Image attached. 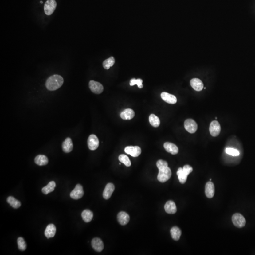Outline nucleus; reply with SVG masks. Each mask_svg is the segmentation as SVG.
<instances>
[{
  "mask_svg": "<svg viewBox=\"0 0 255 255\" xmlns=\"http://www.w3.org/2000/svg\"><path fill=\"white\" fill-rule=\"evenodd\" d=\"M114 190H115V187L113 184L111 183L107 184L105 186V189L104 190L103 194L104 198L106 200L109 199L112 195Z\"/></svg>",
  "mask_w": 255,
  "mask_h": 255,
  "instance_id": "nucleus-13",
  "label": "nucleus"
},
{
  "mask_svg": "<svg viewBox=\"0 0 255 255\" xmlns=\"http://www.w3.org/2000/svg\"><path fill=\"white\" fill-rule=\"evenodd\" d=\"M57 3L55 0H47L44 6V10L47 15L53 14L56 9Z\"/></svg>",
  "mask_w": 255,
  "mask_h": 255,
  "instance_id": "nucleus-5",
  "label": "nucleus"
},
{
  "mask_svg": "<svg viewBox=\"0 0 255 255\" xmlns=\"http://www.w3.org/2000/svg\"><path fill=\"white\" fill-rule=\"evenodd\" d=\"M114 63H115V59L114 57L112 56L104 61L103 65L105 69H109L111 67H112Z\"/></svg>",
  "mask_w": 255,
  "mask_h": 255,
  "instance_id": "nucleus-29",
  "label": "nucleus"
},
{
  "mask_svg": "<svg viewBox=\"0 0 255 255\" xmlns=\"http://www.w3.org/2000/svg\"><path fill=\"white\" fill-rule=\"evenodd\" d=\"M193 171L192 167L189 165H185L183 168L180 167L178 170L177 175L178 176V179L180 183L184 184L187 180V177L190 173Z\"/></svg>",
  "mask_w": 255,
  "mask_h": 255,
  "instance_id": "nucleus-3",
  "label": "nucleus"
},
{
  "mask_svg": "<svg viewBox=\"0 0 255 255\" xmlns=\"http://www.w3.org/2000/svg\"><path fill=\"white\" fill-rule=\"evenodd\" d=\"M35 162L39 166L45 165L48 163V158L45 155H39L35 157Z\"/></svg>",
  "mask_w": 255,
  "mask_h": 255,
  "instance_id": "nucleus-24",
  "label": "nucleus"
},
{
  "mask_svg": "<svg viewBox=\"0 0 255 255\" xmlns=\"http://www.w3.org/2000/svg\"><path fill=\"white\" fill-rule=\"evenodd\" d=\"M142 82H143V80L141 79H139L136 80L135 79H132L130 81V84L131 86L137 85H138V87L139 88H141L143 87V85H142Z\"/></svg>",
  "mask_w": 255,
  "mask_h": 255,
  "instance_id": "nucleus-32",
  "label": "nucleus"
},
{
  "mask_svg": "<svg viewBox=\"0 0 255 255\" xmlns=\"http://www.w3.org/2000/svg\"><path fill=\"white\" fill-rule=\"evenodd\" d=\"M130 216L125 212H120L117 215V219L120 225L125 226L129 222Z\"/></svg>",
  "mask_w": 255,
  "mask_h": 255,
  "instance_id": "nucleus-17",
  "label": "nucleus"
},
{
  "mask_svg": "<svg viewBox=\"0 0 255 255\" xmlns=\"http://www.w3.org/2000/svg\"><path fill=\"white\" fill-rule=\"evenodd\" d=\"M226 151L227 154L233 156H238L240 155L239 151L234 148H227L226 149Z\"/></svg>",
  "mask_w": 255,
  "mask_h": 255,
  "instance_id": "nucleus-33",
  "label": "nucleus"
},
{
  "mask_svg": "<svg viewBox=\"0 0 255 255\" xmlns=\"http://www.w3.org/2000/svg\"><path fill=\"white\" fill-rule=\"evenodd\" d=\"M162 99L169 104H174L177 103V98L174 95L167 92H163L161 94Z\"/></svg>",
  "mask_w": 255,
  "mask_h": 255,
  "instance_id": "nucleus-14",
  "label": "nucleus"
},
{
  "mask_svg": "<svg viewBox=\"0 0 255 255\" xmlns=\"http://www.w3.org/2000/svg\"><path fill=\"white\" fill-rule=\"evenodd\" d=\"M232 221L233 225L238 228L243 227L246 225V219L243 215L239 213H236L233 215Z\"/></svg>",
  "mask_w": 255,
  "mask_h": 255,
  "instance_id": "nucleus-4",
  "label": "nucleus"
},
{
  "mask_svg": "<svg viewBox=\"0 0 255 255\" xmlns=\"http://www.w3.org/2000/svg\"><path fill=\"white\" fill-rule=\"evenodd\" d=\"M149 121L151 125L154 127H158L160 124V121L159 118L154 114H151L149 116Z\"/></svg>",
  "mask_w": 255,
  "mask_h": 255,
  "instance_id": "nucleus-28",
  "label": "nucleus"
},
{
  "mask_svg": "<svg viewBox=\"0 0 255 255\" xmlns=\"http://www.w3.org/2000/svg\"><path fill=\"white\" fill-rule=\"evenodd\" d=\"M221 126L217 120H214L210 124L209 127L210 133L213 137H217L221 131Z\"/></svg>",
  "mask_w": 255,
  "mask_h": 255,
  "instance_id": "nucleus-8",
  "label": "nucleus"
},
{
  "mask_svg": "<svg viewBox=\"0 0 255 255\" xmlns=\"http://www.w3.org/2000/svg\"><path fill=\"white\" fill-rule=\"evenodd\" d=\"M99 140L96 135L92 134L88 138V147L90 150H95L97 149L99 146Z\"/></svg>",
  "mask_w": 255,
  "mask_h": 255,
  "instance_id": "nucleus-10",
  "label": "nucleus"
},
{
  "mask_svg": "<svg viewBox=\"0 0 255 255\" xmlns=\"http://www.w3.org/2000/svg\"><path fill=\"white\" fill-rule=\"evenodd\" d=\"M135 116V112L132 109L130 108L126 109L120 113V116L124 120H130Z\"/></svg>",
  "mask_w": 255,
  "mask_h": 255,
  "instance_id": "nucleus-22",
  "label": "nucleus"
},
{
  "mask_svg": "<svg viewBox=\"0 0 255 255\" xmlns=\"http://www.w3.org/2000/svg\"><path fill=\"white\" fill-rule=\"evenodd\" d=\"M7 201L10 206L15 209H17L21 206V202L12 196L9 197L7 199Z\"/></svg>",
  "mask_w": 255,
  "mask_h": 255,
  "instance_id": "nucleus-27",
  "label": "nucleus"
},
{
  "mask_svg": "<svg viewBox=\"0 0 255 255\" xmlns=\"http://www.w3.org/2000/svg\"><path fill=\"white\" fill-rule=\"evenodd\" d=\"M56 227L53 224H49L45 229V235L47 239L54 237L56 233Z\"/></svg>",
  "mask_w": 255,
  "mask_h": 255,
  "instance_id": "nucleus-21",
  "label": "nucleus"
},
{
  "mask_svg": "<svg viewBox=\"0 0 255 255\" xmlns=\"http://www.w3.org/2000/svg\"><path fill=\"white\" fill-rule=\"evenodd\" d=\"M84 195V191L80 184H77L75 189L70 193V197L73 199L77 200L80 199Z\"/></svg>",
  "mask_w": 255,
  "mask_h": 255,
  "instance_id": "nucleus-7",
  "label": "nucleus"
},
{
  "mask_svg": "<svg viewBox=\"0 0 255 255\" xmlns=\"http://www.w3.org/2000/svg\"><path fill=\"white\" fill-rule=\"evenodd\" d=\"M184 127L188 132L194 133L198 129V125L195 120L191 119H189L185 121Z\"/></svg>",
  "mask_w": 255,
  "mask_h": 255,
  "instance_id": "nucleus-6",
  "label": "nucleus"
},
{
  "mask_svg": "<svg viewBox=\"0 0 255 255\" xmlns=\"http://www.w3.org/2000/svg\"><path fill=\"white\" fill-rule=\"evenodd\" d=\"M18 246L19 250L21 251H24L27 248V244L23 238L19 237L17 240Z\"/></svg>",
  "mask_w": 255,
  "mask_h": 255,
  "instance_id": "nucleus-31",
  "label": "nucleus"
},
{
  "mask_svg": "<svg viewBox=\"0 0 255 255\" xmlns=\"http://www.w3.org/2000/svg\"><path fill=\"white\" fill-rule=\"evenodd\" d=\"M40 3H43V1H40Z\"/></svg>",
  "mask_w": 255,
  "mask_h": 255,
  "instance_id": "nucleus-34",
  "label": "nucleus"
},
{
  "mask_svg": "<svg viewBox=\"0 0 255 255\" xmlns=\"http://www.w3.org/2000/svg\"><path fill=\"white\" fill-rule=\"evenodd\" d=\"M205 194L209 198H212L214 195V186L211 182H207L205 186Z\"/></svg>",
  "mask_w": 255,
  "mask_h": 255,
  "instance_id": "nucleus-16",
  "label": "nucleus"
},
{
  "mask_svg": "<svg viewBox=\"0 0 255 255\" xmlns=\"http://www.w3.org/2000/svg\"><path fill=\"white\" fill-rule=\"evenodd\" d=\"M164 148L167 152L171 154L176 155L178 152V149L175 144L170 142H165L163 145Z\"/></svg>",
  "mask_w": 255,
  "mask_h": 255,
  "instance_id": "nucleus-19",
  "label": "nucleus"
},
{
  "mask_svg": "<svg viewBox=\"0 0 255 255\" xmlns=\"http://www.w3.org/2000/svg\"><path fill=\"white\" fill-rule=\"evenodd\" d=\"M190 83L192 88L197 91H201L204 88V84L202 81L198 78L192 79Z\"/></svg>",
  "mask_w": 255,
  "mask_h": 255,
  "instance_id": "nucleus-15",
  "label": "nucleus"
},
{
  "mask_svg": "<svg viewBox=\"0 0 255 255\" xmlns=\"http://www.w3.org/2000/svg\"><path fill=\"white\" fill-rule=\"evenodd\" d=\"M63 78L59 75H53L50 76L46 81L45 86L48 90L54 91L62 86L63 84Z\"/></svg>",
  "mask_w": 255,
  "mask_h": 255,
  "instance_id": "nucleus-2",
  "label": "nucleus"
},
{
  "mask_svg": "<svg viewBox=\"0 0 255 255\" xmlns=\"http://www.w3.org/2000/svg\"><path fill=\"white\" fill-rule=\"evenodd\" d=\"M83 220L86 222H90L93 218V213L88 209L84 210L81 214Z\"/></svg>",
  "mask_w": 255,
  "mask_h": 255,
  "instance_id": "nucleus-26",
  "label": "nucleus"
},
{
  "mask_svg": "<svg viewBox=\"0 0 255 255\" xmlns=\"http://www.w3.org/2000/svg\"><path fill=\"white\" fill-rule=\"evenodd\" d=\"M56 187V183L54 181H51L45 187L42 189V192L44 194L47 195L51 192H53Z\"/></svg>",
  "mask_w": 255,
  "mask_h": 255,
  "instance_id": "nucleus-25",
  "label": "nucleus"
},
{
  "mask_svg": "<svg viewBox=\"0 0 255 255\" xmlns=\"http://www.w3.org/2000/svg\"><path fill=\"white\" fill-rule=\"evenodd\" d=\"M170 233L171 237L176 241L179 240L182 235V231L181 229L177 226H174L171 228Z\"/></svg>",
  "mask_w": 255,
  "mask_h": 255,
  "instance_id": "nucleus-23",
  "label": "nucleus"
},
{
  "mask_svg": "<svg viewBox=\"0 0 255 255\" xmlns=\"http://www.w3.org/2000/svg\"><path fill=\"white\" fill-rule=\"evenodd\" d=\"M89 87L91 91L95 94H101L104 90V87L103 85L100 83L95 81H90L89 83Z\"/></svg>",
  "mask_w": 255,
  "mask_h": 255,
  "instance_id": "nucleus-9",
  "label": "nucleus"
},
{
  "mask_svg": "<svg viewBox=\"0 0 255 255\" xmlns=\"http://www.w3.org/2000/svg\"><path fill=\"white\" fill-rule=\"evenodd\" d=\"M164 209L167 213L174 214L177 212V207L175 202L171 200L168 201L164 206Z\"/></svg>",
  "mask_w": 255,
  "mask_h": 255,
  "instance_id": "nucleus-18",
  "label": "nucleus"
},
{
  "mask_svg": "<svg viewBox=\"0 0 255 255\" xmlns=\"http://www.w3.org/2000/svg\"><path fill=\"white\" fill-rule=\"evenodd\" d=\"M156 166L159 169V173L157 176L158 181L164 183L168 181L171 176V171L170 168L168 167L167 162L163 160H159L156 163Z\"/></svg>",
  "mask_w": 255,
  "mask_h": 255,
  "instance_id": "nucleus-1",
  "label": "nucleus"
},
{
  "mask_svg": "<svg viewBox=\"0 0 255 255\" xmlns=\"http://www.w3.org/2000/svg\"><path fill=\"white\" fill-rule=\"evenodd\" d=\"M124 151L133 157H138L141 153V148L138 146H128L125 147Z\"/></svg>",
  "mask_w": 255,
  "mask_h": 255,
  "instance_id": "nucleus-11",
  "label": "nucleus"
},
{
  "mask_svg": "<svg viewBox=\"0 0 255 255\" xmlns=\"http://www.w3.org/2000/svg\"><path fill=\"white\" fill-rule=\"evenodd\" d=\"M212 181L211 178H210V181Z\"/></svg>",
  "mask_w": 255,
  "mask_h": 255,
  "instance_id": "nucleus-35",
  "label": "nucleus"
},
{
  "mask_svg": "<svg viewBox=\"0 0 255 255\" xmlns=\"http://www.w3.org/2000/svg\"><path fill=\"white\" fill-rule=\"evenodd\" d=\"M119 160L120 162L124 164L126 167H129L131 165V162L128 156L125 155H120L119 156Z\"/></svg>",
  "mask_w": 255,
  "mask_h": 255,
  "instance_id": "nucleus-30",
  "label": "nucleus"
},
{
  "mask_svg": "<svg viewBox=\"0 0 255 255\" xmlns=\"http://www.w3.org/2000/svg\"><path fill=\"white\" fill-rule=\"evenodd\" d=\"M73 148V141L71 138H67L62 143V150L65 153H68L71 152Z\"/></svg>",
  "mask_w": 255,
  "mask_h": 255,
  "instance_id": "nucleus-20",
  "label": "nucleus"
},
{
  "mask_svg": "<svg viewBox=\"0 0 255 255\" xmlns=\"http://www.w3.org/2000/svg\"><path fill=\"white\" fill-rule=\"evenodd\" d=\"M91 245L94 250L97 252H101L103 250L104 248L103 242L98 238H94L92 240Z\"/></svg>",
  "mask_w": 255,
  "mask_h": 255,
  "instance_id": "nucleus-12",
  "label": "nucleus"
}]
</instances>
